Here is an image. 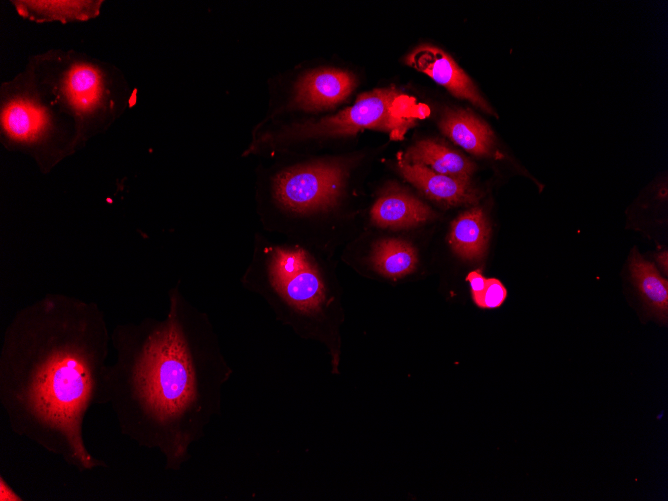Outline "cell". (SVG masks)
Returning <instances> with one entry per match:
<instances>
[{
	"instance_id": "5bb4252c",
	"label": "cell",
	"mask_w": 668,
	"mask_h": 501,
	"mask_svg": "<svg viewBox=\"0 0 668 501\" xmlns=\"http://www.w3.org/2000/svg\"><path fill=\"white\" fill-rule=\"evenodd\" d=\"M103 1L63 0V1H12L17 13L35 22L70 23L95 18L100 13Z\"/></svg>"
},
{
	"instance_id": "ac0fdd59",
	"label": "cell",
	"mask_w": 668,
	"mask_h": 501,
	"mask_svg": "<svg viewBox=\"0 0 668 501\" xmlns=\"http://www.w3.org/2000/svg\"><path fill=\"white\" fill-rule=\"evenodd\" d=\"M466 280L470 284L472 296L479 294L485 287L486 278L478 270L470 272Z\"/></svg>"
},
{
	"instance_id": "9a60e30c",
	"label": "cell",
	"mask_w": 668,
	"mask_h": 501,
	"mask_svg": "<svg viewBox=\"0 0 668 501\" xmlns=\"http://www.w3.org/2000/svg\"><path fill=\"white\" fill-rule=\"evenodd\" d=\"M367 265L377 274L387 278H402L417 266L416 249L400 239H380L370 245Z\"/></svg>"
},
{
	"instance_id": "ba28073f",
	"label": "cell",
	"mask_w": 668,
	"mask_h": 501,
	"mask_svg": "<svg viewBox=\"0 0 668 501\" xmlns=\"http://www.w3.org/2000/svg\"><path fill=\"white\" fill-rule=\"evenodd\" d=\"M404 63L429 76L453 96L467 100L482 111L495 115V111L481 95L471 78L441 48L431 44H421L405 56Z\"/></svg>"
},
{
	"instance_id": "9c48e42d",
	"label": "cell",
	"mask_w": 668,
	"mask_h": 501,
	"mask_svg": "<svg viewBox=\"0 0 668 501\" xmlns=\"http://www.w3.org/2000/svg\"><path fill=\"white\" fill-rule=\"evenodd\" d=\"M403 178L428 198L444 206L476 204L481 194L468 179L437 173L422 164H411L397 156Z\"/></svg>"
},
{
	"instance_id": "6da1fadb",
	"label": "cell",
	"mask_w": 668,
	"mask_h": 501,
	"mask_svg": "<svg viewBox=\"0 0 668 501\" xmlns=\"http://www.w3.org/2000/svg\"><path fill=\"white\" fill-rule=\"evenodd\" d=\"M174 291L170 312L149 333L134 375L142 407L172 466L218 408L220 388L232 373L207 322Z\"/></svg>"
},
{
	"instance_id": "5b68a950",
	"label": "cell",
	"mask_w": 668,
	"mask_h": 501,
	"mask_svg": "<svg viewBox=\"0 0 668 501\" xmlns=\"http://www.w3.org/2000/svg\"><path fill=\"white\" fill-rule=\"evenodd\" d=\"M429 114L428 106L394 86L376 88L360 94L351 106L334 115L257 131L243 156L272 159L289 154L301 142L352 137L364 130L382 131L402 140Z\"/></svg>"
},
{
	"instance_id": "8fae6325",
	"label": "cell",
	"mask_w": 668,
	"mask_h": 501,
	"mask_svg": "<svg viewBox=\"0 0 668 501\" xmlns=\"http://www.w3.org/2000/svg\"><path fill=\"white\" fill-rule=\"evenodd\" d=\"M438 127L446 137L475 156L486 157L493 152L495 140L491 128L468 109H445Z\"/></svg>"
},
{
	"instance_id": "52a82bcc",
	"label": "cell",
	"mask_w": 668,
	"mask_h": 501,
	"mask_svg": "<svg viewBox=\"0 0 668 501\" xmlns=\"http://www.w3.org/2000/svg\"><path fill=\"white\" fill-rule=\"evenodd\" d=\"M356 85L355 75L346 69L318 67L296 80L287 107L306 112L328 110L344 102Z\"/></svg>"
},
{
	"instance_id": "3957f363",
	"label": "cell",
	"mask_w": 668,
	"mask_h": 501,
	"mask_svg": "<svg viewBox=\"0 0 668 501\" xmlns=\"http://www.w3.org/2000/svg\"><path fill=\"white\" fill-rule=\"evenodd\" d=\"M256 169V210L263 232L288 239L298 221L336 212L359 156L298 162L278 156Z\"/></svg>"
},
{
	"instance_id": "7c38bea8",
	"label": "cell",
	"mask_w": 668,
	"mask_h": 501,
	"mask_svg": "<svg viewBox=\"0 0 668 501\" xmlns=\"http://www.w3.org/2000/svg\"><path fill=\"white\" fill-rule=\"evenodd\" d=\"M398 157L411 164H422L431 170L456 178L470 180L475 164L457 151L434 139H422Z\"/></svg>"
},
{
	"instance_id": "4fadbf2b",
	"label": "cell",
	"mask_w": 668,
	"mask_h": 501,
	"mask_svg": "<svg viewBox=\"0 0 668 501\" xmlns=\"http://www.w3.org/2000/svg\"><path fill=\"white\" fill-rule=\"evenodd\" d=\"M490 237V225L482 208L472 207L451 223L449 244L459 257L478 261L484 256Z\"/></svg>"
},
{
	"instance_id": "e0dca14e",
	"label": "cell",
	"mask_w": 668,
	"mask_h": 501,
	"mask_svg": "<svg viewBox=\"0 0 668 501\" xmlns=\"http://www.w3.org/2000/svg\"><path fill=\"white\" fill-rule=\"evenodd\" d=\"M507 297L505 286L496 278L486 279L484 289L472 296L474 303L480 308L493 309L500 307Z\"/></svg>"
},
{
	"instance_id": "30bf717a",
	"label": "cell",
	"mask_w": 668,
	"mask_h": 501,
	"mask_svg": "<svg viewBox=\"0 0 668 501\" xmlns=\"http://www.w3.org/2000/svg\"><path fill=\"white\" fill-rule=\"evenodd\" d=\"M435 216L428 205L396 186L384 189L369 211L370 222L373 225L391 229L418 226Z\"/></svg>"
},
{
	"instance_id": "277c9868",
	"label": "cell",
	"mask_w": 668,
	"mask_h": 501,
	"mask_svg": "<svg viewBox=\"0 0 668 501\" xmlns=\"http://www.w3.org/2000/svg\"><path fill=\"white\" fill-rule=\"evenodd\" d=\"M26 68L54 112L80 139L107 129L127 108L123 74L105 62L52 50L31 58Z\"/></svg>"
},
{
	"instance_id": "d6986e66",
	"label": "cell",
	"mask_w": 668,
	"mask_h": 501,
	"mask_svg": "<svg viewBox=\"0 0 668 501\" xmlns=\"http://www.w3.org/2000/svg\"><path fill=\"white\" fill-rule=\"evenodd\" d=\"M658 262L663 269L665 275L667 274V269H668V256H667V251H663L662 253L659 254L658 256Z\"/></svg>"
},
{
	"instance_id": "8992f818",
	"label": "cell",
	"mask_w": 668,
	"mask_h": 501,
	"mask_svg": "<svg viewBox=\"0 0 668 501\" xmlns=\"http://www.w3.org/2000/svg\"><path fill=\"white\" fill-rule=\"evenodd\" d=\"M91 388V373L84 358L71 350H57L37 367L27 396L34 413L62 430L82 461H87V455L79 438V421Z\"/></svg>"
},
{
	"instance_id": "7a4b0ae2",
	"label": "cell",
	"mask_w": 668,
	"mask_h": 501,
	"mask_svg": "<svg viewBox=\"0 0 668 501\" xmlns=\"http://www.w3.org/2000/svg\"><path fill=\"white\" fill-rule=\"evenodd\" d=\"M241 284L301 333L327 323L336 302L328 272L308 246L265 232L254 234Z\"/></svg>"
},
{
	"instance_id": "2e32d148",
	"label": "cell",
	"mask_w": 668,
	"mask_h": 501,
	"mask_svg": "<svg viewBox=\"0 0 668 501\" xmlns=\"http://www.w3.org/2000/svg\"><path fill=\"white\" fill-rule=\"evenodd\" d=\"M634 285L646 308L660 321L666 323L668 315V282L654 264L646 261L636 250L632 252L629 266Z\"/></svg>"
}]
</instances>
